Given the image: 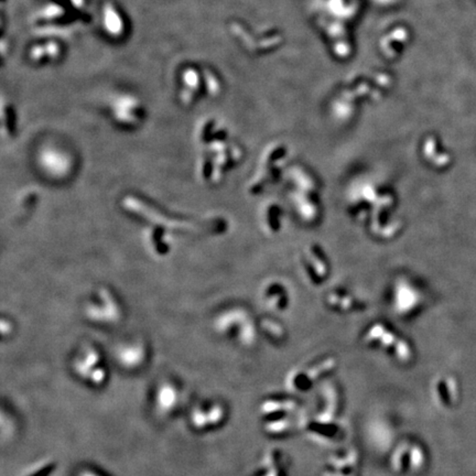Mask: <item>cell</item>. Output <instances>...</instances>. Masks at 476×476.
I'll list each match as a JSON object with an SVG mask.
<instances>
[{"mask_svg": "<svg viewBox=\"0 0 476 476\" xmlns=\"http://www.w3.org/2000/svg\"><path fill=\"white\" fill-rule=\"evenodd\" d=\"M79 476H101L99 474L95 473L93 471H83L82 473L79 474Z\"/></svg>", "mask_w": 476, "mask_h": 476, "instance_id": "30bf717a", "label": "cell"}, {"mask_svg": "<svg viewBox=\"0 0 476 476\" xmlns=\"http://www.w3.org/2000/svg\"><path fill=\"white\" fill-rule=\"evenodd\" d=\"M108 110L112 121L125 129L140 126L146 117L143 101L130 92H118L110 96Z\"/></svg>", "mask_w": 476, "mask_h": 476, "instance_id": "6da1fadb", "label": "cell"}, {"mask_svg": "<svg viewBox=\"0 0 476 476\" xmlns=\"http://www.w3.org/2000/svg\"><path fill=\"white\" fill-rule=\"evenodd\" d=\"M63 1L79 11L83 10V7H84L85 3H86V0H63Z\"/></svg>", "mask_w": 476, "mask_h": 476, "instance_id": "9c48e42d", "label": "cell"}, {"mask_svg": "<svg viewBox=\"0 0 476 476\" xmlns=\"http://www.w3.org/2000/svg\"><path fill=\"white\" fill-rule=\"evenodd\" d=\"M206 90L204 70L197 66H186L180 73L179 99L184 106H191Z\"/></svg>", "mask_w": 476, "mask_h": 476, "instance_id": "7a4b0ae2", "label": "cell"}, {"mask_svg": "<svg viewBox=\"0 0 476 476\" xmlns=\"http://www.w3.org/2000/svg\"><path fill=\"white\" fill-rule=\"evenodd\" d=\"M39 161L42 169L50 175H54V178H62L61 175H66L69 172L70 167H72L70 155L63 151V149L57 148L54 146L42 149Z\"/></svg>", "mask_w": 476, "mask_h": 476, "instance_id": "277c9868", "label": "cell"}, {"mask_svg": "<svg viewBox=\"0 0 476 476\" xmlns=\"http://www.w3.org/2000/svg\"><path fill=\"white\" fill-rule=\"evenodd\" d=\"M101 30L112 40H121L127 33V20L123 11L112 1H105L101 11Z\"/></svg>", "mask_w": 476, "mask_h": 476, "instance_id": "3957f363", "label": "cell"}, {"mask_svg": "<svg viewBox=\"0 0 476 476\" xmlns=\"http://www.w3.org/2000/svg\"><path fill=\"white\" fill-rule=\"evenodd\" d=\"M99 297L101 298V307L97 304H92L88 307V317L92 320L103 323H114L121 317V309L116 301L117 299L112 296L110 290L101 289L99 290Z\"/></svg>", "mask_w": 476, "mask_h": 476, "instance_id": "5b68a950", "label": "cell"}, {"mask_svg": "<svg viewBox=\"0 0 476 476\" xmlns=\"http://www.w3.org/2000/svg\"><path fill=\"white\" fill-rule=\"evenodd\" d=\"M117 357L123 366L134 368L143 363L145 350L140 344L121 346L118 350Z\"/></svg>", "mask_w": 476, "mask_h": 476, "instance_id": "52a82bcc", "label": "cell"}, {"mask_svg": "<svg viewBox=\"0 0 476 476\" xmlns=\"http://www.w3.org/2000/svg\"><path fill=\"white\" fill-rule=\"evenodd\" d=\"M178 402V393L175 392V387L170 384L162 385L157 393V407L161 410H172L175 404Z\"/></svg>", "mask_w": 476, "mask_h": 476, "instance_id": "ba28073f", "label": "cell"}, {"mask_svg": "<svg viewBox=\"0 0 476 476\" xmlns=\"http://www.w3.org/2000/svg\"><path fill=\"white\" fill-rule=\"evenodd\" d=\"M64 48L57 39H47L46 41L33 44L29 50V60L37 66L54 64L62 60Z\"/></svg>", "mask_w": 476, "mask_h": 476, "instance_id": "8992f818", "label": "cell"}]
</instances>
